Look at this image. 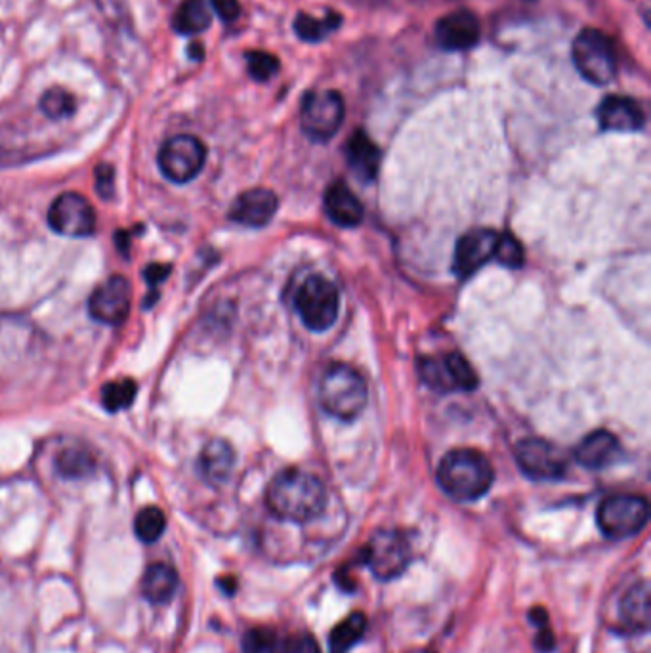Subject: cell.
<instances>
[{"mask_svg": "<svg viewBox=\"0 0 651 653\" xmlns=\"http://www.w3.org/2000/svg\"><path fill=\"white\" fill-rule=\"evenodd\" d=\"M170 266L168 264H149L146 270H144V277H146L147 285L149 287H155V285H161L167 275L170 274Z\"/></svg>", "mask_w": 651, "mask_h": 653, "instance_id": "8d00e7d4", "label": "cell"}, {"mask_svg": "<svg viewBox=\"0 0 651 653\" xmlns=\"http://www.w3.org/2000/svg\"><path fill=\"white\" fill-rule=\"evenodd\" d=\"M411 562V547L403 533L396 529H380L361 552V564L371 569L380 581L398 579Z\"/></svg>", "mask_w": 651, "mask_h": 653, "instance_id": "52a82bcc", "label": "cell"}, {"mask_svg": "<svg viewBox=\"0 0 651 653\" xmlns=\"http://www.w3.org/2000/svg\"><path fill=\"white\" fill-rule=\"evenodd\" d=\"M598 123L609 132H636L646 117L640 106L625 96H608L598 107Z\"/></svg>", "mask_w": 651, "mask_h": 653, "instance_id": "e0dca14e", "label": "cell"}, {"mask_svg": "<svg viewBox=\"0 0 651 653\" xmlns=\"http://www.w3.org/2000/svg\"><path fill=\"white\" fill-rule=\"evenodd\" d=\"M319 403L338 421H356L367 403V384L354 367L333 363L319 380Z\"/></svg>", "mask_w": 651, "mask_h": 653, "instance_id": "3957f363", "label": "cell"}, {"mask_svg": "<svg viewBox=\"0 0 651 653\" xmlns=\"http://www.w3.org/2000/svg\"><path fill=\"white\" fill-rule=\"evenodd\" d=\"M436 480L451 499L470 503L482 499L491 489L495 482V472L480 451L453 449L438 464Z\"/></svg>", "mask_w": 651, "mask_h": 653, "instance_id": "7a4b0ae2", "label": "cell"}, {"mask_svg": "<svg viewBox=\"0 0 651 653\" xmlns=\"http://www.w3.org/2000/svg\"><path fill=\"white\" fill-rule=\"evenodd\" d=\"M247 65H249V73H251L254 81H268L272 79L273 75L279 69V62L277 58L268 54V52H249L247 54Z\"/></svg>", "mask_w": 651, "mask_h": 653, "instance_id": "d6a6232c", "label": "cell"}, {"mask_svg": "<svg viewBox=\"0 0 651 653\" xmlns=\"http://www.w3.org/2000/svg\"><path fill=\"white\" fill-rule=\"evenodd\" d=\"M650 610V583L640 581L632 585L619 604V617L623 627L630 632L648 631Z\"/></svg>", "mask_w": 651, "mask_h": 653, "instance_id": "ffe728a7", "label": "cell"}, {"mask_svg": "<svg viewBox=\"0 0 651 653\" xmlns=\"http://www.w3.org/2000/svg\"><path fill=\"white\" fill-rule=\"evenodd\" d=\"M417 653H432V652H417Z\"/></svg>", "mask_w": 651, "mask_h": 653, "instance_id": "60d3db41", "label": "cell"}, {"mask_svg": "<svg viewBox=\"0 0 651 653\" xmlns=\"http://www.w3.org/2000/svg\"><path fill=\"white\" fill-rule=\"evenodd\" d=\"M367 631V617L363 613H350L344 621H340L329 634V650L331 653L350 652Z\"/></svg>", "mask_w": 651, "mask_h": 653, "instance_id": "cb8c5ba5", "label": "cell"}, {"mask_svg": "<svg viewBox=\"0 0 651 653\" xmlns=\"http://www.w3.org/2000/svg\"><path fill=\"white\" fill-rule=\"evenodd\" d=\"M650 520L648 501L640 495H613L602 501L596 512L600 531L613 541L640 533Z\"/></svg>", "mask_w": 651, "mask_h": 653, "instance_id": "8992f818", "label": "cell"}, {"mask_svg": "<svg viewBox=\"0 0 651 653\" xmlns=\"http://www.w3.org/2000/svg\"><path fill=\"white\" fill-rule=\"evenodd\" d=\"M210 4L214 6L216 14H218L224 22H233V20H237V16H239V12H241L239 0H210Z\"/></svg>", "mask_w": 651, "mask_h": 653, "instance_id": "d590c367", "label": "cell"}, {"mask_svg": "<svg viewBox=\"0 0 651 653\" xmlns=\"http://www.w3.org/2000/svg\"><path fill=\"white\" fill-rule=\"evenodd\" d=\"M243 653H289V642L272 629H251L243 638Z\"/></svg>", "mask_w": 651, "mask_h": 653, "instance_id": "f1b7e54d", "label": "cell"}, {"mask_svg": "<svg viewBox=\"0 0 651 653\" xmlns=\"http://www.w3.org/2000/svg\"><path fill=\"white\" fill-rule=\"evenodd\" d=\"M279 207L277 195L264 188L241 193L230 209V220L245 228H264L272 222Z\"/></svg>", "mask_w": 651, "mask_h": 653, "instance_id": "9a60e30c", "label": "cell"}, {"mask_svg": "<svg viewBox=\"0 0 651 653\" xmlns=\"http://www.w3.org/2000/svg\"><path fill=\"white\" fill-rule=\"evenodd\" d=\"M535 648L541 653H550L556 648V638L554 632L550 631V627H541L537 636H535Z\"/></svg>", "mask_w": 651, "mask_h": 653, "instance_id": "74e56055", "label": "cell"}, {"mask_svg": "<svg viewBox=\"0 0 651 653\" xmlns=\"http://www.w3.org/2000/svg\"><path fill=\"white\" fill-rule=\"evenodd\" d=\"M132 304V285L125 275H111L100 283L88 300V312L92 319L104 325L123 323Z\"/></svg>", "mask_w": 651, "mask_h": 653, "instance_id": "4fadbf2b", "label": "cell"}, {"mask_svg": "<svg viewBox=\"0 0 651 653\" xmlns=\"http://www.w3.org/2000/svg\"><path fill=\"white\" fill-rule=\"evenodd\" d=\"M514 457L525 476L537 482H554L566 474V457L556 445L541 438H525L516 443Z\"/></svg>", "mask_w": 651, "mask_h": 653, "instance_id": "7c38bea8", "label": "cell"}, {"mask_svg": "<svg viewBox=\"0 0 651 653\" xmlns=\"http://www.w3.org/2000/svg\"><path fill=\"white\" fill-rule=\"evenodd\" d=\"M338 23H340V16H336V14H329L325 20H315L308 14H298V18L294 22V29L300 39H304L308 43H317V41L325 39L331 31H335Z\"/></svg>", "mask_w": 651, "mask_h": 653, "instance_id": "f546056e", "label": "cell"}, {"mask_svg": "<svg viewBox=\"0 0 651 653\" xmlns=\"http://www.w3.org/2000/svg\"><path fill=\"white\" fill-rule=\"evenodd\" d=\"M266 506L277 520L308 524L327 506V491L314 474L287 468L266 489Z\"/></svg>", "mask_w": 651, "mask_h": 653, "instance_id": "6da1fadb", "label": "cell"}, {"mask_svg": "<svg viewBox=\"0 0 651 653\" xmlns=\"http://www.w3.org/2000/svg\"><path fill=\"white\" fill-rule=\"evenodd\" d=\"M480 37H482L480 22L468 10L451 12L443 16L436 25V39L445 50H453V52L468 50L478 44Z\"/></svg>", "mask_w": 651, "mask_h": 653, "instance_id": "2e32d148", "label": "cell"}, {"mask_svg": "<svg viewBox=\"0 0 651 653\" xmlns=\"http://www.w3.org/2000/svg\"><path fill=\"white\" fill-rule=\"evenodd\" d=\"M346 153H348L350 169L356 172L359 180L373 182L377 178L378 167H380V149L363 130H357L356 134L350 138Z\"/></svg>", "mask_w": 651, "mask_h": 653, "instance_id": "7402d4cb", "label": "cell"}, {"mask_svg": "<svg viewBox=\"0 0 651 653\" xmlns=\"http://www.w3.org/2000/svg\"><path fill=\"white\" fill-rule=\"evenodd\" d=\"M48 224L63 237L84 239L96 232V212L84 195L67 191L50 205Z\"/></svg>", "mask_w": 651, "mask_h": 653, "instance_id": "30bf717a", "label": "cell"}, {"mask_svg": "<svg viewBox=\"0 0 651 653\" xmlns=\"http://www.w3.org/2000/svg\"><path fill=\"white\" fill-rule=\"evenodd\" d=\"M235 451L226 440H210L199 457V468L203 478L212 485L224 484L233 472Z\"/></svg>", "mask_w": 651, "mask_h": 653, "instance_id": "44dd1931", "label": "cell"}, {"mask_svg": "<svg viewBox=\"0 0 651 653\" xmlns=\"http://www.w3.org/2000/svg\"><path fill=\"white\" fill-rule=\"evenodd\" d=\"M419 373L422 382L438 392H466L474 390L480 382L472 365L457 352L443 358L420 359Z\"/></svg>", "mask_w": 651, "mask_h": 653, "instance_id": "8fae6325", "label": "cell"}, {"mask_svg": "<svg viewBox=\"0 0 651 653\" xmlns=\"http://www.w3.org/2000/svg\"><path fill=\"white\" fill-rule=\"evenodd\" d=\"M501 243V233L480 228L464 233L455 247L453 268L461 279L476 274L487 262L495 260Z\"/></svg>", "mask_w": 651, "mask_h": 653, "instance_id": "5bb4252c", "label": "cell"}, {"mask_svg": "<svg viewBox=\"0 0 651 653\" xmlns=\"http://www.w3.org/2000/svg\"><path fill=\"white\" fill-rule=\"evenodd\" d=\"M41 109L42 113L50 119H65V117L73 115L75 100L69 92H65L62 88H52V90L44 92Z\"/></svg>", "mask_w": 651, "mask_h": 653, "instance_id": "4dcf8cb0", "label": "cell"}, {"mask_svg": "<svg viewBox=\"0 0 651 653\" xmlns=\"http://www.w3.org/2000/svg\"><path fill=\"white\" fill-rule=\"evenodd\" d=\"M289 653H321L315 642L314 636L308 632L296 634L293 640H289Z\"/></svg>", "mask_w": 651, "mask_h": 653, "instance_id": "e575fe53", "label": "cell"}, {"mask_svg": "<svg viewBox=\"0 0 651 653\" xmlns=\"http://www.w3.org/2000/svg\"><path fill=\"white\" fill-rule=\"evenodd\" d=\"M54 466L63 480H83L94 474L96 461L86 449L69 447L58 453Z\"/></svg>", "mask_w": 651, "mask_h": 653, "instance_id": "d4e9b609", "label": "cell"}, {"mask_svg": "<svg viewBox=\"0 0 651 653\" xmlns=\"http://www.w3.org/2000/svg\"><path fill=\"white\" fill-rule=\"evenodd\" d=\"M207 148L205 144L189 134H178L167 140L159 151V169L163 176L174 184H188L205 167Z\"/></svg>", "mask_w": 651, "mask_h": 653, "instance_id": "9c48e42d", "label": "cell"}, {"mask_svg": "<svg viewBox=\"0 0 651 653\" xmlns=\"http://www.w3.org/2000/svg\"><path fill=\"white\" fill-rule=\"evenodd\" d=\"M167 529V516L157 506H146L134 520V533L142 543H155Z\"/></svg>", "mask_w": 651, "mask_h": 653, "instance_id": "4316f807", "label": "cell"}, {"mask_svg": "<svg viewBox=\"0 0 651 653\" xmlns=\"http://www.w3.org/2000/svg\"><path fill=\"white\" fill-rule=\"evenodd\" d=\"M220 587L226 590V594H233V592H235V587H237V583H235L233 577H222V579H220Z\"/></svg>", "mask_w": 651, "mask_h": 653, "instance_id": "ab89813d", "label": "cell"}, {"mask_svg": "<svg viewBox=\"0 0 651 653\" xmlns=\"http://www.w3.org/2000/svg\"><path fill=\"white\" fill-rule=\"evenodd\" d=\"M178 587V573L168 564H153L142 579V594L153 604H165Z\"/></svg>", "mask_w": 651, "mask_h": 653, "instance_id": "603a6c76", "label": "cell"}, {"mask_svg": "<svg viewBox=\"0 0 651 653\" xmlns=\"http://www.w3.org/2000/svg\"><path fill=\"white\" fill-rule=\"evenodd\" d=\"M573 455L588 470H602L621 457V443L608 430H594L575 447Z\"/></svg>", "mask_w": 651, "mask_h": 653, "instance_id": "ac0fdd59", "label": "cell"}, {"mask_svg": "<svg viewBox=\"0 0 651 653\" xmlns=\"http://www.w3.org/2000/svg\"><path fill=\"white\" fill-rule=\"evenodd\" d=\"M344 121V102L335 90L308 92L300 106V127L314 142H327Z\"/></svg>", "mask_w": 651, "mask_h": 653, "instance_id": "ba28073f", "label": "cell"}, {"mask_svg": "<svg viewBox=\"0 0 651 653\" xmlns=\"http://www.w3.org/2000/svg\"><path fill=\"white\" fill-rule=\"evenodd\" d=\"M573 62L588 83L608 85L617 73L615 44L602 31L588 27L573 43Z\"/></svg>", "mask_w": 651, "mask_h": 653, "instance_id": "5b68a950", "label": "cell"}, {"mask_svg": "<svg viewBox=\"0 0 651 653\" xmlns=\"http://www.w3.org/2000/svg\"><path fill=\"white\" fill-rule=\"evenodd\" d=\"M138 396V384L132 379L113 380L102 388V405L109 413L128 409Z\"/></svg>", "mask_w": 651, "mask_h": 653, "instance_id": "83f0119b", "label": "cell"}, {"mask_svg": "<svg viewBox=\"0 0 651 653\" xmlns=\"http://www.w3.org/2000/svg\"><path fill=\"white\" fill-rule=\"evenodd\" d=\"M294 308L310 331L323 333L331 329L340 312V295L335 283L323 275H308L294 295Z\"/></svg>", "mask_w": 651, "mask_h": 653, "instance_id": "277c9868", "label": "cell"}, {"mask_svg": "<svg viewBox=\"0 0 651 653\" xmlns=\"http://www.w3.org/2000/svg\"><path fill=\"white\" fill-rule=\"evenodd\" d=\"M96 191L100 193L102 199H111L115 191V170L111 165H100L96 172Z\"/></svg>", "mask_w": 651, "mask_h": 653, "instance_id": "836d02e7", "label": "cell"}, {"mask_svg": "<svg viewBox=\"0 0 651 653\" xmlns=\"http://www.w3.org/2000/svg\"><path fill=\"white\" fill-rule=\"evenodd\" d=\"M529 621L537 627V629H541V627H546L548 625V613H546L545 608H533V610L529 611Z\"/></svg>", "mask_w": 651, "mask_h": 653, "instance_id": "f35d334b", "label": "cell"}, {"mask_svg": "<svg viewBox=\"0 0 651 653\" xmlns=\"http://www.w3.org/2000/svg\"><path fill=\"white\" fill-rule=\"evenodd\" d=\"M210 22L212 18L209 8L203 0H184L172 20V25L180 35H195L205 31Z\"/></svg>", "mask_w": 651, "mask_h": 653, "instance_id": "484cf974", "label": "cell"}, {"mask_svg": "<svg viewBox=\"0 0 651 653\" xmlns=\"http://www.w3.org/2000/svg\"><path fill=\"white\" fill-rule=\"evenodd\" d=\"M497 262H501L506 268H522L525 262V253L522 243L508 233H501V243H499V251L495 256Z\"/></svg>", "mask_w": 651, "mask_h": 653, "instance_id": "1f68e13d", "label": "cell"}, {"mask_svg": "<svg viewBox=\"0 0 651 653\" xmlns=\"http://www.w3.org/2000/svg\"><path fill=\"white\" fill-rule=\"evenodd\" d=\"M325 212L340 228H356L363 222V205L342 180H336L325 191Z\"/></svg>", "mask_w": 651, "mask_h": 653, "instance_id": "d6986e66", "label": "cell"}]
</instances>
